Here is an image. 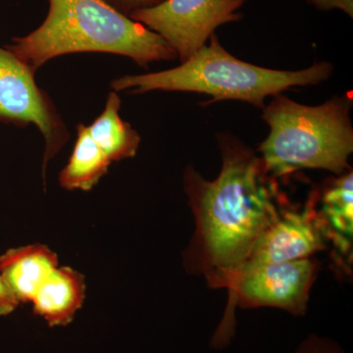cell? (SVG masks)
I'll return each mask as SVG.
<instances>
[{"label": "cell", "instance_id": "obj_1", "mask_svg": "<svg viewBox=\"0 0 353 353\" xmlns=\"http://www.w3.org/2000/svg\"><path fill=\"white\" fill-rule=\"evenodd\" d=\"M216 138L222 159L217 178L206 180L192 165L183 173L196 220L183 264L211 288L229 290L255 243L285 205L275 178L250 146L230 132Z\"/></svg>", "mask_w": 353, "mask_h": 353}, {"label": "cell", "instance_id": "obj_2", "mask_svg": "<svg viewBox=\"0 0 353 353\" xmlns=\"http://www.w3.org/2000/svg\"><path fill=\"white\" fill-rule=\"evenodd\" d=\"M46 19L6 48L38 71L53 58L102 52L131 58L148 68L176 58L159 34L121 13L106 0H48Z\"/></svg>", "mask_w": 353, "mask_h": 353}, {"label": "cell", "instance_id": "obj_3", "mask_svg": "<svg viewBox=\"0 0 353 353\" xmlns=\"http://www.w3.org/2000/svg\"><path fill=\"white\" fill-rule=\"evenodd\" d=\"M333 72V64L326 61L299 71L256 66L233 57L213 34L203 48L175 68L120 77L112 81L111 88L137 94L152 90L196 92L210 95L209 103L238 101L263 109L267 97L292 88L319 85Z\"/></svg>", "mask_w": 353, "mask_h": 353}, {"label": "cell", "instance_id": "obj_4", "mask_svg": "<svg viewBox=\"0 0 353 353\" xmlns=\"http://www.w3.org/2000/svg\"><path fill=\"white\" fill-rule=\"evenodd\" d=\"M272 97L262 109L269 134L259 148L269 175L322 169L340 176L352 169V95H336L316 106L299 103L283 92Z\"/></svg>", "mask_w": 353, "mask_h": 353}, {"label": "cell", "instance_id": "obj_5", "mask_svg": "<svg viewBox=\"0 0 353 353\" xmlns=\"http://www.w3.org/2000/svg\"><path fill=\"white\" fill-rule=\"evenodd\" d=\"M316 264L310 259L243 266L229 290L224 317L211 340L214 348L229 345L234 334V308L276 307L301 316L307 308Z\"/></svg>", "mask_w": 353, "mask_h": 353}, {"label": "cell", "instance_id": "obj_6", "mask_svg": "<svg viewBox=\"0 0 353 353\" xmlns=\"http://www.w3.org/2000/svg\"><path fill=\"white\" fill-rule=\"evenodd\" d=\"M34 74L11 51L0 48V122L39 128L46 141L44 181L48 162L68 143L70 134L50 94L36 83Z\"/></svg>", "mask_w": 353, "mask_h": 353}, {"label": "cell", "instance_id": "obj_7", "mask_svg": "<svg viewBox=\"0 0 353 353\" xmlns=\"http://www.w3.org/2000/svg\"><path fill=\"white\" fill-rule=\"evenodd\" d=\"M248 0H163L130 14L157 32L175 51L181 63L208 43L221 26L239 22Z\"/></svg>", "mask_w": 353, "mask_h": 353}, {"label": "cell", "instance_id": "obj_8", "mask_svg": "<svg viewBox=\"0 0 353 353\" xmlns=\"http://www.w3.org/2000/svg\"><path fill=\"white\" fill-rule=\"evenodd\" d=\"M327 243L312 196L301 210L282 209L259 236L243 267L310 259L327 248Z\"/></svg>", "mask_w": 353, "mask_h": 353}, {"label": "cell", "instance_id": "obj_9", "mask_svg": "<svg viewBox=\"0 0 353 353\" xmlns=\"http://www.w3.org/2000/svg\"><path fill=\"white\" fill-rule=\"evenodd\" d=\"M315 209L327 241L336 250V260H352L353 231L352 169L332 179L314 194Z\"/></svg>", "mask_w": 353, "mask_h": 353}, {"label": "cell", "instance_id": "obj_10", "mask_svg": "<svg viewBox=\"0 0 353 353\" xmlns=\"http://www.w3.org/2000/svg\"><path fill=\"white\" fill-rule=\"evenodd\" d=\"M57 267V253L41 243L10 248L0 255V275L20 303H31Z\"/></svg>", "mask_w": 353, "mask_h": 353}, {"label": "cell", "instance_id": "obj_11", "mask_svg": "<svg viewBox=\"0 0 353 353\" xmlns=\"http://www.w3.org/2000/svg\"><path fill=\"white\" fill-rule=\"evenodd\" d=\"M85 281L82 274L67 266H58L32 297V311L50 327L67 326L82 308Z\"/></svg>", "mask_w": 353, "mask_h": 353}, {"label": "cell", "instance_id": "obj_12", "mask_svg": "<svg viewBox=\"0 0 353 353\" xmlns=\"http://www.w3.org/2000/svg\"><path fill=\"white\" fill-rule=\"evenodd\" d=\"M121 104L119 95L113 90L104 110L88 126L90 136L111 162L136 157L141 143L139 132L121 118Z\"/></svg>", "mask_w": 353, "mask_h": 353}, {"label": "cell", "instance_id": "obj_13", "mask_svg": "<svg viewBox=\"0 0 353 353\" xmlns=\"http://www.w3.org/2000/svg\"><path fill=\"white\" fill-rule=\"evenodd\" d=\"M111 163L90 136L88 126L80 123L73 152L58 181L65 190L88 192L106 175Z\"/></svg>", "mask_w": 353, "mask_h": 353}, {"label": "cell", "instance_id": "obj_14", "mask_svg": "<svg viewBox=\"0 0 353 353\" xmlns=\"http://www.w3.org/2000/svg\"><path fill=\"white\" fill-rule=\"evenodd\" d=\"M296 353H343L340 347L327 339L310 336L303 341Z\"/></svg>", "mask_w": 353, "mask_h": 353}, {"label": "cell", "instance_id": "obj_15", "mask_svg": "<svg viewBox=\"0 0 353 353\" xmlns=\"http://www.w3.org/2000/svg\"><path fill=\"white\" fill-rule=\"evenodd\" d=\"M308 6L319 11L340 10L353 18V0H306Z\"/></svg>", "mask_w": 353, "mask_h": 353}, {"label": "cell", "instance_id": "obj_16", "mask_svg": "<svg viewBox=\"0 0 353 353\" xmlns=\"http://www.w3.org/2000/svg\"><path fill=\"white\" fill-rule=\"evenodd\" d=\"M20 305L17 297L0 275V317L10 315Z\"/></svg>", "mask_w": 353, "mask_h": 353}, {"label": "cell", "instance_id": "obj_17", "mask_svg": "<svg viewBox=\"0 0 353 353\" xmlns=\"http://www.w3.org/2000/svg\"><path fill=\"white\" fill-rule=\"evenodd\" d=\"M106 1L121 13L130 16V14L134 11L157 6L163 0H106Z\"/></svg>", "mask_w": 353, "mask_h": 353}]
</instances>
